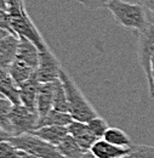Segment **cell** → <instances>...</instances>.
<instances>
[{
	"mask_svg": "<svg viewBox=\"0 0 154 158\" xmlns=\"http://www.w3.org/2000/svg\"><path fill=\"white\" fill-rule=\"evenodd\" d=\"M32 134L37 135L40 139L47 141L49 143L54 145L57 147L58 145L64 140V138L69 134L68 131V127H59V125H55V127H43V128H38L34 131H32Z\"/></svg>",
	"mask_w": 154,
	"mask_h": 158,
	"instance_id": "9a60e30c",
	"label": "cell"
},
{
	"mask_svg": "<svg viewBox=\"0 0 154 158\" xmlns=\"http://www.w3.org/2000/svg\"><path fill=\"white\" fill-rule=\"evenodd\" d=\"M57 148L64 158H80L86 152V150H84L69 134L58 145Z\"/></svg>",
	"mask_w": 154,
	"mask_h": 158,
	"instance_id": "ac0fdd59",
	"label": "cell"
},
{
	"mask_svg": "<svg viewBox=\"0 0 154 158\" xmlns=\"http://www.w3.org/2000/svg\"><path fill=\"white\" fill-rule=\"evenodd\" d=\"M19 150L10 141L2 140L0 142V158H19Z\"/></svg>",
	"mask_w": 154,
	"mask_h": 158,
	"instance_id": "603a6c76",
	"label": "cell"
},
{
	"mask_svg": "<svg viewBox=\"0 0 154 158\" xmlns=\"http://www.w3.org/2000/svg\"><path fill=\"white\" fill-rule=\"evenodd\" d=\"M87 127L89 129L91 130V133L96 136L97 139H103L104 138V134L106 131L108 130V124L107 122L103 118H101L99 116L96 117V118L91 119L89 123H87Z\"/></svg>",
	"mask_w": 154,
	"mask_h": 158,
	"instance_id": "7402d4cb",
	"label": "cell"
},
{
	"mask_svg": "<svg viewBox=\"0 0 154 158\" xmlns=\"http://www.w3.org/2000/svg\"><path fill=\"white\" fill-rule=\"evenodd\" d=\"M18 156L19 158H40V157H37V156H33V155H29V153H27V152H24L22 150H19Z\"/></svg>",
	"mask_w": 154,
	"mask_h": 158,
	"instance_id": "4316f807",
	"label": "cell"
},
{
	"mask_svg": "<svg viewBox=\"0 0 154 158\" xmlns=\"http://www.w3.org/2000/svg\"><path fill=\"white\" fill-rule=\"evenodd\" d=\"M121 158H126V157H121Z\"/></svg>",
	"mask_w": 154,
	"mask_h": 158,
	"instance_id": "f546056e",
	"label": "cell"
},
{
	"mask_svg": "<svg viewBox=\"0 0 154 158\" xmlns=\"http://www.w3.org/2000/svg\"><path fill=\"white\" fill-rule=\"evenodd\" d=\"M54 110L69 113V105H68L67 94H66V90H64V86H63L61 79H58V80L55 81V90H54Z\"/></svg>",
	"mask_w": 154,
	"mask_h": 158,
	"instance_id": "d6986e66",
	"label": "cell"
},
{
	"mask_svg": "<svg viewBox=\"0 0 154 158\" xmlns=\"http://www.w3.org/2000/svg\"><path fill=\"white\" fill-rule=\"evenodd\" d=\"M74 1L81 4L87 10H98V9L107 7L112 0H74Z\"/></svg>",
	"mask_w": 154,
	"mask_h": 158,
	"instance_id": "cb8c5ba5",
	"label": "cell"
},
{
	"mask_svg": "<svg viewBox=\"0 0 154 158\" xmlns=\"http://www.w3.org/2000/svg\"><path fill=\"white\" fill-rule=\"evenodd\" d=\"M59 79L67 94L68 105H69V114L73 117L74 120L89 123L91 119L98 117V113L94 108V106L87 101L83 91L80 90V88L77 85V83L64 69H62Z\"/></svg>",
	"mask_w": 154,
	"mask_h": 158,
	"instance_id": "6da1fadb",
	"label": "cell"
},
{
	"mask_svg": "<svg viewBox=\"0 0 154 158\" xmlns=\"http://www.w3.org/2000/svg\"><path fill=\"white\" fill-rule=\"evenodd\" d=\"M136 2L144 6L147 10H149L154 15V0H136Z\"/></svg>",
	"mask_w": 154,
	"mask_h": 158,
	"instance_id": "484cf974",
	"label": "cell"
},
{
	"mask_svg": "<svg viewBox=\"0 0 154 158\" xmlns=\"http://www.w3.org/2000/svg\"><path fill=\"white\" fill-rule=\"evenodd\" d=\"M80 158H96V157L92 155V152H91V151H86V152H85V153H84Z\"/></svg>",
	"mask_w": 154,
	"mask_h": 158,
	"instance_id": "83f0119b",
	"label": "cell"
},
{
	"mask_svg": "<svg viewBox=\"0 0 154 158\" xmlns=\"http://www.w3.org/2000/svg\"><path fill=\"white\" fill-rule=\"evenodd\" d=\"M73 120H74L73 117L69 113H67V112H61V111H57V110H51L46 116H44L43 118H39L38 128L55 127V125L68 127Z\"/></svg>",
	"mask_w": 154,
	"mask_h": 158,
	"instance_id": "2e32d148",
	"label": "cell"
},
{
	"mask_svg": "<svg viewBox=\"0 0 154 158\" xmlns=\"http://www.w3.org/2000/svg\"><path fill=\"white\" fill-rule=\"evenodd\" d=\"M26 9L24 0H0V10L11 11Z\"/></svg>",
	"mask_w": 154,
	"mask_h": 158,
	"instance_id": "d4e9b609",
	"label": "cell"
},
{
	"mask_svg": "<svg viewBox=\"0 0 154 158\" xmlns=\"http://www.w3.org/2000/svg\"><path fill=\"white\" fill-rule=\"evenodd\" d=\"M54 90H55V81L40 83L38 99H37V110H38L39 118H43L51 110H54Z\"/></svg>",
	"mask_w": 154,
	"mask_h": 158,
	"instance_id": "7c38bea8",
	"label": "cell"
},
{
	"mask_svg": "<svg viewBox=\"0 0 154 158\" xmlns=\"http://www.w3.org/2000/svg\"><path fill=\"white\" fill-rule=\"evenodd\" d=\"M7 141H10L14 146H16L18 150H22L29 155L37 156L40 158H64L61 152L58 151L56 146L49 143L47 141L40 139L39 136L29 133L23 134L19 136L7 138ZM2 141V140H1Z\"/></svg>",
	"mask_w": 154,
	"mask_h": 158,
	"instance_id": "5b68a950",
	"label": "cell"
},
{
	"mask_svg": "<svg viewBox=\"0 0 154 158\" xmlns=\"http://www.w3.org/2000/svg\"><path fill=\"white\" fill-rule=\"evenodd\" d=\"M39 85H40V81L37 77V72L29 80H27L19 85V96H21L22 105H24L29 111H32L34 113H38L37 99H38Z\"/></svg>",
	"mask_w": 154,
	"mask_h": 158,
	"instance_id": "9c48e42d",
	"label": "cell"
},
{
	"mask_svg": "<svg viewBox=\"0 0 154 158\" xmlns=\"http://www.w3.org/2000/svg\"><path fill=\"white\" fill-rule=\"evenodd\" d=\"M7 12L10 14V19H11V28L18 37H24L29 39L32 43L37 45V48L40 51H45L50 49L47 43L44 40L43 35L38 31L37 26L33 23L32 19L29 17L27 9L11 10Z\"/></svg>",
	"mask_w": 154,
	"mask_h": 158,
	"instance_id": "8992f818",
	"label": "cell"
},
{
	"mask_svg": "<svg viewBox=\"0 0 154 158\" xmlns=\"http://www.w3.org/2000/svg\"><path fill=\"white\" fill-rule=\"evenodd\" d=\"M39 116L29 111L24 105H14L9 117L0 122L1 140L29 134L38 128Z\"/></svg>",
	"mask_w": 154,
	"mask_h": 158,
	"instance_id": "7a4b0ae2",
	"label": "cell"
},
{
	"mask_svg": "<svg viewBox=\"0 0 154 158\" xmlns=\"http://www.w3.org/2000/svg\"><path fill=\"white\" fill-rule=\"evenodd\" d=\"M0 94L1 96H5L9 99L14 105H19L21 96H19V86L14 80L11 74L9 73V69L0 68Z\"/></svg>",
	"mask_w": 154,
	"mask_h": 158,
	"instance_id": "4fadbf2b",
	"label": "cell"
},
{
	"mask_svg": "<svg viewBox=\"0 0 154 158\" xmlns=\"http://www.w3.org/2000/svg\"><path fill=\"white\" fill-rule=\"evenodd\" d=\"M107 9L112 12L116 21L124 28L141 32L147 27L149 20L146 14V7L141 4L129 2L125 0H112Z\"/></svg>",
	"mask_w": 154,
	"mask_h": 158,
	"instance_id": "3957f363",
	"label": "cell"
},
{
	"mask_svg": "<svg viewBox=\"0 0 154 158\" xmlns=\"http://www.w3.org/2000/svg\"><path fill=\"white\" fill-rule=\"evenodd\" d=\"M68 131H69V135H72L75 139V141L86 151H90L94 143L98 140L89 129L87 123L73 120L68 125Z\"/></svg>",
	"mask_w": 154,
	"mask_h": 158,
	"instance_id": "30bf717a",
	"label": "cell"
},
{
	"mask_svg": "<svg viewBox=\"0 0 154 158\" xmlns=\"http://www.w3.org/2000/svg\"><path fill=\"white\" fill-rule=\"evenodd\" d=\"M90 151L96 158H121L129 155L130 147L116 146L104 139H98Z\"/></svg>",
	"mask_w": 154,
	"mask_h": 158,
	"instance_id": "8fae6325",
	"label": "cell"
},
{
	"mask_svg": "<svg viewBox=\"0 0 154 158\" xmlns=\"http://www.w3.org/2000/svg\"><path fill=\"white\" fill-rule=\"evenodd\" d=\"M151 69H152V78H153V83H154V55L152 57V62H151Z\"/></svg>",
	"mask_w": 154,
	"mask_h": 158,
	"instance_id": "f1b7e54d",
	"label": "cell"
},
{
	"mask_svg": "<svg viewBox=\"0 0 154 158\" xmlns=\"http://www.w3.org/2000/svg\"><path fill=\"white\" fill-rule=\"evenodd\" d=\"M103 139L116 146H120V147H130L131 146V141H130L129 135L119 128H113V127L108 128Z\"/></svg>",
	"mask_w": 154,
	"mask_h": 158,
	"instance_id": "ffe728a7",
	"label": "cell"
},
{
	"mask_svg": "<svg viewBox=\"0 0 154 158\" xmlns=\"http://www.w3.org/2000/svg\"><path fill=\"white\" fill-rule=\"evenodd\" d=\"M126 158H154V146L131 145Z\"/></svg>",
	"mask_w": 154,
	"mask_h": 158,
	"instance_id": "44dd1931",
	"label": "cell"
},
{
	"mask_svg": "<svg viewBox=\"0 0 154 158\" xmlns=\"http://www.w3.org/2000/svg\"><path fill=\"white\" fill-rule=\"evenodd\" d=\"M37 69L30 67L29 64L18 61V60H15L11 66L9 67V73L11 74V77L14 78V80L18 84V86L21 84H23L24 81L29 80L34 74H35Z\"/></svg>",
	"mask_w": 154,
	"mask_h": 158,
	"instance_id": "e0dca14e",
	"label": "cell"
},
{
	"mask_svg": "<svg viewBox=\"0 0 154 158\" xmlns=\"http://www.w3.org/2000/svg\"><path fill=\"white\" fill-rule=\"evenodd\" d=\"M62 67L56 55L50 50L40 51L37 77L40 83H54L61 78Z\"/></svg>",
	"mask_w": 154,
	"mask_h": 158,
	"instance_id": "52a82bcc",
	"label": "cell"
},
{
	"mask_svg": "<svg viewBox=\"0 0 154 158\" xmlns=\"http://www.w3.org/2000/svg\"><path fill=\"white\" fill-rule=\"evenodd\" d=\"M19 37L6 29L0 28V68H6L16 60Z\"/></svg>",
	"mask_w": 154,
	"mask_h": 158,
	"instance_id": "ba28073f",
	"label": "cell"
},
{
	"mask_svg": "<svg viewBox=\"0 0 154 158\" xmlns=\"http://www.w3.org/2000/svg\"><path fill=\"white\" fill-rule=\"evenodd\" d=\"M39 54H40V50L37 48V45L34 43H32L30 40L24 38V37H19L16 60L22 61L37 69L39 64Z\"/></svg>",
	"mask_w": 154,
	"mask_h": 158,
	"instance_id": "5bb4252c",
	"label": "cell"
},
{
	"mask_svg": "<svg viewBox=\"0 0 154 158\" xmlns=\"http://www.w3.org/2000/svg\"><path fill=\"white\" fill-rule=\"evenodd\" d=\"M138 62L146 74L151 98L154 99V83L152 78L151 62L154 55V20L149 21L147 27L138 32Z\"/></svg>",
	"mask_w": 154,
	"mask_h": 158,
	"instance_id": "277c9868",
	"label": "cell"
}]
</instances>
